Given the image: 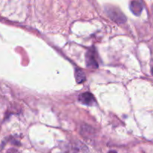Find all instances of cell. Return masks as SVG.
I'll list each match as a JSON object with an SVG mask.
<instances>
[{
  "mask_svg": "<svg viewBox=\"0 0 153 153\" xmlns=\"http://www.w3.org/2000/svg\"><path fill=\"white\" fill-rule=\"evenodd\" d=\"M79 100L82 104L85 105H92L95 102V98L91 93L85 92L80 94Z\"/></svg>",
  "mask_w": 153,
  "mask_h": 153,
  "instance_id": "277c9868",
  "label": "cell"
},
{
  "mask_svg": "<svg viewBox=\"0 0 153 153\" xmlns=\"http://www.w3.org/2000/svg\"><path fill=\"white\" fill-rule=\"evenodd\" d=\"M7 153H19L18 151H16V149H10L7 151Z\"/></svg>",
  "mask_w": 153,
  "mask_h": 153,
  "instance_id": "52a82bcc",
  "label": "cell"
},
{
  "mask_svg": "<svg viewBox=\"0 0 153 153\" xmlns=\"http://www.w3.org/2000/svg\"><path fill=\"white\" fill-rule=\"evenodd\" d=\"M108 153H117L116 152V151H110Z\"/></svg>",
  "mask_w": 153,
  "mask_h": 153,
  "instance_id": "ba28073f",
  "label": "cell"
},
{
  "mask_svg": "<svg viewBox=\"0 0 153 153\" xmlns=\"http://www.w3.org/2000/svg\"><path fill=\"white\" fill-rule=\"evenodd\" d=\"M85 62L86 66L90 68H97L99 66L96 58V52L94 49H90L85 55Z\"/></svg>",
  "mask_w": 153,
  "mask_h": 153,
  "instance_id": "3957f363",
  "label": "cell"
},
{
  "mask_svg": "<svg viewBox=\"0 0 153 153\" xmlns=\"http://www.w3.org/2000/svg\"><path fill=\"white\" fill-rule=\"evenodd\" d=\"M130 10L132 12L133 14L139 16L143 10V5L140 1H133L130 4Z\"/></svg>",
  "mask_w": 153,
  "mask_h": 153,
  "instance_id": "5b68a950",
  "label": "cell"
},
{
  "mask_svg": "<svg viewBox=\"0 0 153 153\" xmlns=\"http://www.w3.org/2000/svg\"><path fill=\"white\" fill-rule=\"evenodd\" d=\"M105 10L106 13L111 18V19H112L114 22H117V24L124 23L126 21V17L125 15L117 7L107 6L105 7Z\"/></svg>",
  "mask_w": 153,
  "mask_h": 153,
  "instance_id": "7a4b0ae2",
  "label": "cell"
},
{
  "mask_svg": "<svg viewBox=\"0 0 153 153\" xmlns=\"http://www.w3.org/2000/svg\"><path fill=\"white\" fill-rule=\"evenodd\" d=\"M61 153H88V149L79 140L64 142L61 146Z\"/></svg>",
  "mask_w": 153,
  "mask_h": 153,
  "instance_id": "6da1fadb",
  "label": "cell"
},
{
  "mask_svg": "<svg viewBox=\"0 0 153 153\" xmlns=\"http://www.w3.org/2000/svg\"><path fill=\"white\" fill-rule=\"evenodd\" d=\"M75 78H76V81L78 84L83 83L86 80V76H85V73H84L83 70L79 68L76 69V71H75Z\"/></svg>",
  "mask_w": 153,
  "mask_h": 153,
  "instance_id": "8992f818",
  "label": "cell"
}]
</instances>
